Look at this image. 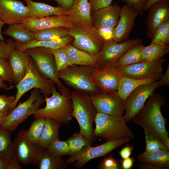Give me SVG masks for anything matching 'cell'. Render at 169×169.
<instances>
[{
    "label": "cell",
    "instance_id": "obj_1",
    "mask_svg": "<svg viewBox=\"0 0 169 169\" xmlns=\"http://www.w3.org/2000/svg\"><path fill=\"white\" fill-rule=\"evenodd\" d=\"M165 102L162 95L154 92L148 98L143 108L131 120L152 134L169 150V134L161 110Z\"/></svg>",
    "mask_w": 169,
    "mask_h": 169
},
{
    "label": "cell",
    "instance_id": "obj_2",
    "mask_svg": "<svg viewBox=\"0 0 169 169\" xmlns=\"http://www.w3.org/2000/svg\"><path fill=\"white\" fill-rule=\"evenodd\" d=\"M73 104L72 116L77 121L79 133L92 143L96 140L93 124L97 111L90 95L85 93L74 90L71 92Z\"/></svg>",
    "mask_w": 169,
    "mask_h": 169
},
{
    "label": "cell",
    "instance_id": "obj_3",
    "mask_svg": "<svg viewBox=\"0 0 169 169\" xmlns=\"http://www.w3.org/2000/svg\"><path fill=\"white\" fill-rule=\"evenodd\" d=\"M52 95L44 97L45 107L39 109L33 115L35 118H44L53 119L61 124H67L72 119L73 104L70 95H62L57 91L56 87Z\"/></svg>",
    "mask_w": 169,
    "mask_h": 169
},
{
    "label": "cell",
    "instance_id": "obj_4",
    "mask_svg": "<svg viewBox=\"0 0 169 169\" xmlns=\"http://www.w3.org/2000/svg\"><path fill=\"white\" fill-rule=\"evenodd\" d=\"M94 129L95 136L100 137L105 142L129 138H135L131 129L127 125L124 116L113 115L97 112Z\"/></svg>",
    "mask_w": 169,
    "mask_h": 169
},
{
    "label": "cell",
    "instance_id": "obj_5",
    "mask_svg": "<svg viewBox=\"0 0 169 169\" xmlns=\"http://www.w3.org/2000/svg\"><path fill=\"white\" fill-rule=\"evenodd\" d=\"M95 67L72 64L57 73L59 78L74 90L91 95L102 92L95 85L91 79L92 73Z\"/></svg>",
    "mask_w": 169,
    "mask_h": 169
},
{
    "label": "cell",
    "instance_id": "obj_6",
    "mask_svg": "<svg viewBox=\"0 0 169 169\" xmlns=\"http://www.w3.org/2000/svg\"><path fill=\"white\" fill-rule=\"evenodd\" d=\"M55 84L51 80L43 77L38 71L33 59L31 58L27 65L26 74L21 80L14 86L17 89L15 99L13 104V109L16 107L23 95L33 89L39 90L44 97H49Z\"/></svg>",
    "mask_w": 169,
    "mask_h": 169
},
{
    "label": "cell",
    "instance_id": "obj_7",
    "mask_svg": "<svg viewBox=\"0 0 169 169\" xmlns=\"http://www.w3.org/2000/svg\"><path fill=\"white\" fill-rule=\"evenodd\" d=\"M24 51L33 59L39 73L54 82L61 94L70 95L69 89L65 87L57 75L54 57L51 49L36 47Z\"/></svg>",
    "mask_w": 169,
    "mask_h": 169
},
{
    "label": "cell",
    "instance_id": "obj_8",
    "mask_svg": "<svg viewBox=\"0 0 169 169\" xmlns=\"http://www.w3.org/2000/svg\"><path fill=\"white\" fill-rule=\"evenodd\" d=\"M68 30L74 38L71 44L74 47L95 56L102 50L105 41L92 26L74 23Z\"/></svg>",
    "mask_w": 169,
    "mask_h": 169
},
{
    "label": "cell",
    "instance_id": "obj_9",
    "mask_svg": "<svg viewBox=\"0 0 169 169\" xmlns=\"http://www.w3.org/2000/svg\"><path fill=\"white\" fill-rule=\"evenodd\" d=\"M41 93L38 89L33 90L27 100L23 102H20L18 105L7 115L0 129H6L13 131L28 116L34 114L44 102L43 96Z\"/></svg>",
    "mask_w": 169,
    "mask_h": 169
},
{
    "label": "cell",
    "instance_id": "obj_10",
    "mask_svg": "<svg viewBox=\"0 0 169 169\" xmlns=\"http://www.w3.org/2000/svg\"><path fill=\"white\" fill-rule=\"evenodd\" d=\"M131 140L129 138H125L106 141L95 147L91 146L82 152L69 155L65 161L67 164L73 163L74 167L81 169L90 160L107 155L122 145L129 142Z\"/></svg>",
    "mask_w": 169,
    "mask_h": 169
},
{
    "label": "cell",
    "instance_id": "obj_11",
    "mask_svg": "<svg viewBox=\"0 0 169 169\" xmlns=\"http://www.w3.org/2000/svg\"><path fill=\"white\" fill-rule=\"evenodd\" d=\"M159 81L142 84L135 88L124 102L125 114L124 115L128 123L143 108L149 97L158 87Z\"/></svg>",
    "mask_w": 169,
    "mask_h": 169
},
{
    "label": "cell",
    "instance_id": "obj_12",
    "mask_svg": "<svg viewBox=\"0 0 169 169\" xmlns=\"http://www.w3.org/2000/svg\"><path fill=\"white\" fill-rule=\"evenodd\" d=\"M167 59L162 58L154 61L141 62L118 68L122 75L138 79L157 80L162 75L163 64Z\"/></svg>",
    "mask_w": 169,
    "mask_h": 169
},
{
    "label": "cell",
    "instance_id": "obj_13",
    "mask_svg": "<svg viewBox=\"0 0 169 169\" xmlns=\"http://www.w3.org/2000/svg\"><path fill=\"white\" fill-rule=\"evenodd\" d=\"M141 38L127 39L118 43L113 39L105 42L101 51L95 56L97 66L103 67L115 65L119 59L129 49L141 43Z\"/></svg>",
    "mask_w": 169,
    "mask_h": 169
},
{
    "label": "cell",
    "instance_id": "obj_14",
    "mask_svg": "<svg viewBox=\"0 0 169 169\" xmlns=\"http://www.w3.org/2000/svg\"><path fill=\"white\" fill-rule=\"evenodd\" d=\"M25 131L26 130H23L18 133L13 144V155L22 164L33 163L38 165L44 150L37 144L31 143L26 137Z\"/></svg>",
    "mask_w": 169,
    "mask_h": 169
},
{
    "label": "cell",
    "instance_id": "obj_15",
    "mask_svg": "<svg viewBox=\"0 0 169 169\" xmlns=\"http://www.w3.org/2000/svg\"><path fill=\"white\" fill-rule=\"evenodd\" d=\"M122 75L115 65L96 66L92 72L91 79L101 92L113 94L116 92Z\"/></svg>",
    "mask_w": 169,
    "mask_h": 169
},
{
    "label": "cell",
    "instance_id": "obj_16",
    "mask_svg": "<svg viewBox=\"0 0 169 169\" xmlns=\"http://www.w3.org/2000/svg\"><path fill=\"white\" fill-rule=\"evenodd\" d=\"M98 112L117 115H123L124 102L116 92L108 94L101 92L90 95Z\"/></svg>",
    "mask_w": 169,
    "mask_h": 169
},
{
    "label": "cell",
    "instance_id": "obj_17",
    "mask_svg": "<svg viewBox=\"0 0 169 169\" xmlns=\"http://www.w3.org/2000/svg\"><path fill=\"white\" fill-rule=\"evenodd\" d=\"M29 17L27 7L19 0H0V18L9 25L21 23Z\"/></svg>",
    "mask_w": 169,
    "mask_h": 169
},
{
    "label": "cell",
    "instance_id": "obj_18",
    "mask_svg": "<svg viewBox=\"0 0 169 169\" xmlns=\"http://www.w3.org/2000/svg\"><path fill=\"white\" fill-rule=\"evenodd\" d=\"M21 23L23 27L33 32L54 27L69 28L74 24L66 15H53L40 18L28 17L23 19Z\"/></svg>",
    "mask_w": 169,
    "mask_h": 169
},
{
    "label": "cell",
    "instance_id": "obj_19",
    "mask_svg": "<svg viewBox=\"0 0 169 169\" xmlns=\"http://www.w3.org/2000/svg\"><path fill=\"white\" fill-rule=\"evenodd\" d=\"M148 10L146 19L147 36L151 38L157 28L169 20V1H158L152 5Z\"/></svg>",
    "mask_w": 169,
    "mask_h": 169
},
{
    "label": "cell",
    "instance_id": "obj_20",
    "mask_svg": "<svg viewBox=\"0 0 169 169\" xmlns=\"http://www.w3.org/2000/svg\"><path fill=\"white\" fill-rule=\"evenodd\" d=\"M138 15L136 11L126 4L121 8L119 19L114 30V41L121 43L128 39Z\"/></svg>",
    "mask_w": 169,
    "mask_h": 169
},
{
    "label": "cell",
    "instance_id": "obj_21",
    "mask_svg": "<svg viewBox=\"0 0 169 169\" xmlns=\"http://www.w3.org/2000/svg\"><path fill=\"white\" fill-rule=\"evenodd\" d=\"M120 8L115 3L93 11L91 14L92 26L96 29L104 26L115 28L119 19Z\"/></svg>",
    "mask_w": 169,
    "mask_h": 169
},
{
    "label": "cell",
    "instance_id": "obj_22",
    "mask_svg": "<svg viewBox=\"0 0 169 169\" xmlns=\"http://www.w3.org/2000/svg\"><path fill=\"white\" fill-rule=\"evenodd\" d=\"M30 58V56L25 51L17 49L11 54L8 61L12 71L13 83L15 85L25 76L27 64Z\"/></svg>",
    "mask_w": 169,
    "mask_h": 169
},
{
    "label": "cell",
    "instance_id": "obj_23",
    "mask_svg": "<svg viewBox=\"0 0 169 169\" xmlns=\"http://www.w3.org/2000/svg\"><path fill=\"white\" fill-rule=\"evenodd\" d=\"M91 11L88 0H74L68 17L73 23L92 26Z\"/></svg>",
    "mask_w": 169,
    "mask_h": 169
},
{
    "label": "cell",
    "instance_id": "obj_24",
    "mask_svg": "<svg viewBox=\"0 0 169 169\" xmlns=\"http://www.w3.org/2000/svg\"><path fill=\"white\" fill-rule=\"evenodd\" d=\"M28 8L29 17L40 18L56 15H66L68 11L59 7H53L46 3L34 2L32 0H24Z\"/></svg>",
    "mask_w": 169,
    "mask_h": 169
},
{
    "label": "cell",
    "instance_id": "obj_25",
    "mask_svg": "<svg viewBox=\"0 0 169 169\" xmlns=\"http://www.w3.org/2000/svg\"><path fill=\"white\" fill-rule=\"evenodd\" d=\"M73 37L70 35L62 38L50 40H37L35 39L26 44H21L13 41L16 49L24 51L26 50L36 47H44L51 49L64 47L71 44Z\"/></svg>",
    "mask_w": 169,
    "mask_h": 169
},
{
    "label": "cell",
    "instance_id": "obj_26",
    "mask_svg": "<svg viewBox=\"0 0 169 169\" xmlns=\"http://www.w3.org/2000/svg\"><path fill=\"white\" fill-rule=\"evenodd\" d=\"M138 161L141 163L152 165L161 169L169 168V152L161 150L140 154L137 156Z\"/></svg>",
    "mask_w": 169,
    "mask_h": 169
},
{
    "label": "cell",
    "instance_id": "obj_27",
    "mask_svg": "<svg viewBox=\"0 0 169 169\" xmlns=\"http://www.w3.org/2000/svg\"><path fill=\"white\" fill-rule=\"evenodd\" d=\"M61 124L54 120L45 118L44 125L37 145L43 150L47 149L52 141L59 138Z\"/></svg>",
    "mask_w": 169,
    "mask_h": 169
},
{
    "label": "cell",
    "instance_id": "obj_28",
    "mask_svg": "<svg viewBox=\"0 0 169 169\" xmlns=\"http://www.w3.org/2000/svg\"><path fill=\"white\" fill-rule=\"evenodd\" d=\"M72 64L96 67L97 65L96 56L79 49L71 44L64 47Z\"/></svg>",
    "mask_w": 169,
    "mask_h": 169
},
{
    "label": "cell",
    "instance_id": "obj_29",
    "mask_svg": "<svg viewBox=\"0 0 169 169\" xmlns=\"http://www.w3.org/2000/svg\"><path fill=\"white\" fill-rule=\"evenodd\" d=\"M156 80H157L151 79H138L122 75L120 80L116 93L124 102L129 95L138 86Z\"/></svg>",
    "mask_w": 169,
    "mask_h": 169
},
{
    "label": "cell",
    "instance_id": "obj_30",
    "mask_svg": "<svg viewBox=\"0 0 169 169\" xmlns=\"http://www.w3.org/2000/svg\"><path fill=\"white\" fill-rule=\"evenodd\" d=\"M3 33L21 44H26L35 39L33 32L23 27L21 23L9 25Z\"/></svg>",
    "mask_w": 169,
    "mask_h": 169
},
{
    "label": "cell",
    "instance_id": "obj_31",
    "mask_svg": "<svg viewBox=\"0 0 169 169\" xmlns=\"http://www.w3.org/2000/svg\"><path fill=\"white\" fill-rule=\"evenodd\" d=\"M38 165L39 169H65L67 167L61 157L54 156L47 149L42 152Z\"/></svg>",
    "mask_w": 169,
    "mask_h": 169
},
{
    "label": "cell",
    "instance_id": "obj_32",
    "mask_svg": "<svg viewBox=\"0 0 169 169\" xmlns=\"http://www.w3.org/2000/svg\"><path fill=\"white\" fill-rule=\"evenodd\" d=\"M169 53V47H164L151 43L145 46L142 50L140 59L141 62H152L158 60Z\"/></svg>",
    "mask_w": 169,
    "mask_h": 169
},
{
    "label": "cell",
    "instance_id": "obj_33",
    "mask_svg": "<svg viewBox=\"0 0 169 169\" xmlns=\"http://www.w3.org/2000/svg\"><path fill=\"white\" fill-rule=\"evenodd\" d=\"M144 47L141 43L133 46L119 59L115 66L119 68L141 62V54Z\"/></svg>",
    "mask_w": 169,
    "mask_h": 169
},
{
    "label": "cell",
    "instance_id": "obj_34",
    "mask_svg": "<svg viewBox=\"0 0 169 169\" xmlns=\"http://www.w3.org/2000/svg\"><path fill=\"white\" fill-rule=\"evenodd\" d=\"M66 141L69 147V155L82 152L91 146L92 142L79 132L74 134Z\"/></svg>",
    "mask_w": 169,
    "mask_h": 169
},
{
    "label": "cell",
    "instance_id": "obj_35",
    "mask_svg": "<svg viewBox=\"0 0 169 169\" xmlns=\"http://www.w3.org/2000/svg\"><path fill=\"white\" fill-rule=\"evenodd\" d=\"M33 33L35 39L37 40L56 39L69 35L68 28L61 27L43 29Z\"/></svg>",
    "mask_w": 169,
    "mask_h": 169
},
{
    "label": "cell",
    "instance_id": "obj_36",
    "mask_svg": "<svg viewBox=\"0 0 169 169\" xmlns=\"http://www.w3.org/2000/svg\"><path fill=\"white\" fill-rule=\"evenodd\" d=\"M12 132L8 129H0V157L10 159L13 156Z\"/></svg>",
    "mask_w": 169,
    "mask_h": 169
},
{
    "label": "cell",
    "instance_id": "obj_37",
    "mask_svg": "<svg viewBox=\"0 0 169 169\" xmlns=\"http://www.w3.org/2000/svg\"><path fill=\"white\" fill-rule=\"evenodd\" d=\"M45 118H36L32 122L29 128L25 131V136L32 143L37 144L43 131Z\"/></svg>",
    "mask_w": 169,
    "mask_h": 169
},
{
    "label": "cell",
    "instance_id": "obj_38",
    "mask_svg": "<svg viewBox=\"0 0 169 169\" xmlns=\"http://www.w3.org/2000/svg\"><path fill=\"white\" fill-rule=\"evenodd\" d=\"M151 39V43L157 44L164 47H169V20L157 28Z\"/></svg>",
    "mask_w": 169,
    "mask_h": 169
},
{
    "label": "cell",
    "instance_id": "obj_39",
    "mask_svg": "<svg viewBox=\"0 0 169 169\" xmlns=\"http://www.w3.org/2000/svg\"><path fill=\"white\" fill-rule=\"evenodd\" d=\"M51 49L54 57L57 73L72 64L64 47Z\"/></svg>",
    "mask_w": 169,
    "mask_h": 169
},
{
    "label": "cell",
    "instance_id": "obj_40",
    "mask_svg": "<svg viewBox=\"0 0 169 169\" xmlns=\"http://www.w3.org/2000/svg\"><path fill=\"white\" fill-rule=\"evenodd\" d=\"M54 156L61 157L69 155V149L65 141H62L57 138L50 143L47 149Z\"/></svg>",
    "mask_w": 169,
    "mask_h": 169
},
{
    "label": "cell",
    "instance_id": "obj_41",
    "mask_svg": "<svg viewBox=\"0 0 169 169\" xmlns=\"http://www.w3.org/2000/svg\"><path fill=\"white\" fill-rule=\"evenodd\" d=\"M145 134L146 148L145 152L158 151L168 150L165 145L154 135L144 130Z\"/></svg>",
    "mask_w": 169,
    "mask_h": 169
},
{
    "label": "cell",
    "instance_id": "obj_42",
    "mask_svg": "<svg viewBox=\"0 0 169 169\" xmlns=\"http://www.w3.org/2000/svg\"><path fill=\"white\" fill-rule=\"evenodd\" d=\"M0 79L7 81L9 85L8 90L14 87L13 85V78L12 70L8 60L0 58Z\"/></svg>",
    "mask_w": 169,
    "mask_h": 169
},
{
    "label": "cell",
    "instance_id": "obj_43",
    "mask_svg": "<svg viewBox=\"0 0 169 169\" xmlns=\"http://www.w3.org/2000/svg\"><path fill=\"white\" fill-rule=\"evenodd\" d=\"M121 160L115 159L110 154L102 159L97 167L98 169H121Z\"/></svg>",
    "mask_w": 169,
    "mask_h": 169
},
{
    "label": "cell",
    "instance_id": "obj_44",
    "mask_svg": "<svg viewBox=\"0 0 169 169\" xmlns=\"http://www.w3.org/2000/svg\"><path fill=\"white\" fill-rule=\"evenodd\" d=\"M16 49L12 38L8 39L6 42L0 40V58L8 60L11 54Z\"/></svg>",
    "mask_w": 169,
    "mask_h": 169
},
{
    "label": "cell",
    "instance_id": "obj_45",
    "mask_svg": "<svg viewBox=\"0 0 169 169\" xmlns=\"http://www.w3.org/2000/svg\"><path fill=\"white\" fill-rule=\"evenodd\" d=\"M15 99L13 95H0V112L8 115L13 110V104Z\"/></svg>",
    "mask_w": 169,
    "mask_h": 169
},
{
    "label": "cell",
    "instance_id": "obj_46",
    "mask_svg": "<svg viewBox=\"0 0 169 169\" xmlns=\"http://www.w3.org/2000/svg\"><path fill=\"white\" fill-rule=\"evenodd\" d=\"M19 162L14 156L10 159L0 157V169H20Z\"/></svg>",
    "mask_w": 169,
    "mask_h": 169
},
{
    "label": "cell",
    "instance_id": "obj_47",
    "mask_svg": "<svg viewBox=\"0 0 169 169\" xmlns=\"http://www.w3.org/2000/svg\"><path fill=\"white\" fill-rule=\"evenodd\" d=\"M126 4L134 10L138 14L143 15L144 14V7L146 0H121Z\"/></svg>",
    "mask_w": 169,
    "mask_h": 169
},
{
    "label": "cell",
    "instance_id": "obj_48",
    "mask_svg": "<svg viewBox=\"0 0 169 169\" xmlns=\"http://www.w3.org/2000/svg\"><path fill=\"white\" fill-rule=\"evenodd\" d=\"M114 27L104 26L97 29L98 33L105 42L113 39V33Z\"/></svg>",
    "mask_w": 169,
    "mask_h": 169
},
{
    "label": "cell",
    "instance_id": "obj_49",
    "mask_svg": "<svg viewBox=\"0 0 169 169\" xmlns=\"http://www.w3.org/2000/svg\"><path fill=\"white\" fill-rule=\"evenodd\" d=\"M113 0H88L91 6L93 12L101 8L109 7L111 5Z\"/></svg>",
    "mask_w": 169,
    "mask_h": 169
},
{
    "label": "cell",
    "instance_id": "obj_50",
    "mask_svg": "<svg viewBox=\"0 0 169 169\" xmlns=\"http://www.w3.org/2000/svg\"><path fill=\"white\" fill-rule=\"evenodd\" d=\"M133 149V146L126 144L119 151V153L122 159H124L130 156L132 153Z\"/></svg>",
    "mask_w": 169,
    "mask_h": 169
},
{
    "label": "cell",
    "instance_id": "obj_51",
    "mask_svg": "<svg viewBox=\"0 0 169 169\" xmlns=\"http://www.w3.org/2000/svg\"><path fill=\"white\" fill-rule=\"evenodd\" d=\"M56 1L59 6L69 11L71 8L74 0H53Z\"/></svg>",
    "mask_w": 169,
    "mask_h": 169
},
{
    "label": "cell",
    "instance_id": "obj_52",
    "mask_svg": "<svg viewBox=\"0 0 169 169\" xmlns=\"http://www.w3.org/2000/svg\"><path fill=\"white\" fill-rule=\"evenodd\" d=\"M160 79L158 88L169 85V65H168L165 72L163 74Z\"/></svg>",
    "mask_w": 169,
    "mask_h": 169
},
{
    "label": "cell",
    "instance_id": "obj_53",
    "mask_svg": "<svg viewBox=\"0 0 169 169\" xmlns=\"http://www.w3.org/2000/svg\"><path fill=\"white\" fill-rule=\"evenodd\" d=\"M134 161V158L130 156L125 159H122V160H121V169H131L132 167Z\"/></svg>",
    "mask_w": 169,
    "mask_h": 169
},
{
    "label": "cell",
    "instance_id": "obj_54",
    "mask_svg": "<svg viewBox=\"0 0 169 169\" xmlns=\"http://www.w3.org/2000/svg\"><path fill=\"white\" fill-rule=\"evenodd\" d=\"M138 169H161L160 167L149 164L141 163L137 165Z\"/></svg>",
    "mask_w": 169,
    "mask_h": 169
},
{
    "label": "cell",
    "instance_id": "obj_55",
    "mask_svg": "<svg viewBox=\"0 0 169 169\" xmlns=\"http://www.w3.org/2000/svg\"><path fill=\"white\" fill-rule=\"evenodd\" d=\"M161 0H147L145 4L144 10L146 11L149 10L151 6L156 2Z\"/></svg>",
    "mask_w": 169,
    "mask_h": 169
},
{
    "label": "cell",
    "instance_id": "obj_56",
    "mask_svg": "<svg viewBox=\"0 0 169 169\" xmlns=\"http://www.w3.org/2000/svg\"><path fill=\"white\" fill-rule=\"evenodd\" d=\"M5 24V23L0 18V40L2 41H4V38L2 33V29L3 26Z\"/></svg>",
    "mask_w": 169,
    "mask_h": 169
},
{
    "label": "cell",
    "instance_id": "obj_57",
    "mask_svg": "<svg viewBox=\"0 0 169 169\" xmlns=\"http://www.w3.org/2000/svg\"><path fill=\"white\" fill-rule=\"evenodd\" d=\"M7 115L0 112V125L1 126L4 121Z\"/></svg>",
    "mask_w": 169,
    "mask_h": 169
},
{
    "label": "cell",
    "instance_id": "obj_58",
    "mask_svg": "<svg viewBox=\"0 0 169 169\" xmlns=\"http://www.w3.org/2000/svg\"><path fill=\"white\" fill-rule=\"evenodd\" d=\"M8 86L0 79V89H3L5 90H8Z\"/></svg>",
    "mask_w": 169,
    "mask_h": 169
},
{
    "label": "cell",
    "instance_id": "obj_59",
    "mask_svg": "<svg viewBox=\"0 0 169 169\" xmlns=\"http://www.w3.org/2000/svg\"><path fill=\"white\" fill-rule=\"evenodd\" d=\"M1 127V126L0 125V127Z\"/></svg>",
    "mask_w": 169,
    "mask_h": 169
}]
</instances>
